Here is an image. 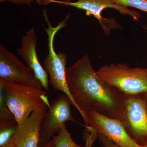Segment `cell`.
Here are the masks:
<instances>
[{"label": "cell", "instance_id": "cell-18", "mask_svg": "<svg viewBox=\"0 0 147 147\" xmlns=\"http://www.w3.org/2000/svg\"><path fill=\"white\" fill-rule=\"evenodd\" d=\"M40 5H47L50 3V0H34Z\"/></svg>", "mask_w": 147, "mask_h": 147}, {"label": "cell", "instance_id": "cell-10", "mask_svg": "<svg viewBox=\"0 0 147 147\" xmlns=\"http://www.w3.org/2000/svg\"><path fill=\"white\" fill-rule=\"evenodd\" d=\"M48 108L45 105L36 109L18 125L13 137L14 147H38L40 126Z\"/></svg>", "mask_w": 147, "mask_h": 147}, {"label": "cell", "instance_id": "cell-8", "mask_svg": "<svg viewBox=\"0 0 147 147\" xmlns=\"http://www.w3.org/2000/svg\"><path fill=\"white\" fill-rule=\"evenodd\" d=\"M85 126H89L119 147H141L127 134L120 121L95 111L86 114Z\"/></svg>", "mask_w": 147, "mask_h": 147}, {"label": "cell", "instance_id": "cell-21", "mask_svg": "<svg viewBox=\"0 0 147 147\" xmlns=\"http://www.w3.org/2000/svg\"><path fill=\"white\" fill-rule=\"evenodd\" d=\"M62 1L64 2H71V0H62Z\"/></svg>", "mask_w": 147, "mask_h": 147}, {"label": "cell", "instance_id": "cell-22", "mask_svg": "<svg viewBox=\"0 0 147 147\" xmlns=\"http://www.w3.org/2000/svg\"><path fill=\"white\" fill-rule=\"evenodd\" d=\"M141 147H147V144L144 145V146H142Z\"/></svg>", "mask_w": 147, "mask_h": 147}, {"label": "cell", "instance_id": "cell-15", "mask_svg": "<svg viewBox=\"0 0 147 147\" xmlns=\"http://www.w3.org/2000/svg\"><path fill=\"white\" fill-rule=\"evenodd\" d=\"M6 120L16 119L15 117L6 104L2 89L0 88V121Z\"/></svg>", "mask_w": 147, "mask_h": 147}, {"label": "cell", "instance_id": "cell-20", "mask_svg": "<svg viewBox=\"0 0 147 147\" xmlns=\"http://www.w3.org/2000/svg\"><path fill=\"white\" fill-rule=\"evenodd\" d=\"M41 147H55V146L54 142L52 139L50 142H48V143L44 145L43 146Z\"/></svg>", "mask_w": 147, "mask_h": 147}, {"label": "cell", "instance_id": "cell-1", "mask_svg": "<svg viewBox=\"0 0 147 147\" xmlns=\"http://www.w3.org/2000/svg\"><path fill=\"white\" fill-rule=\"evenodd\" d=\"M65 79L74 100L83 113L95 111L122 121L123 93L108 85L94 70L88 55L66 68Z\"/></svg>", "mask_w": 147, "mask_h": 147}, {"label": "cell", "instance_id": "cell-14", "mask_svg": "<svg viewBox=\"0 0 147 147\" xmlns=\"http://www.w3.org/2000/svg\"><path fill=\"white\" fill-rule=\"evenodd\" d=\"M124 7H133L147 12V0H108Z\"/></svg>", "mask_w": 147, "mask_h": 147}, {"label": "cell", "instance_id": "cell-2", "mask_svg": "<svg viewBox=\"0 0 147 147\" xmlns=\"http://www.w3.org/2000/svg\"><path fill=\"white\" fill-rule=\"evenodd\" d=\"M6 104L18 125L21 124L34 110L42 106L50 107L47 91L0 79Z\"/></svg>", "mask_w": 147, "mask_h": 147}, {"label": "cell", "instance_id": "cell-11", "mask_svg": "<svg viewBox=\"0 0 147 147\" xmlns=\"http://www.w3.org/2000/svg\"><path fill=\"white\" fill-rule=\"evenodd\" d=\"M21 46L17 49L18 55L31 69L41 82L44 89L49 90L48 74L40 63L36 53L37 36L34 29L31 28L21 39Z\"/></svg>", "mask_w": 147, "mask_h": 147}, {"label": "cell", "instance_id": "cell-7", "mask_svg": "<svg viewBox=\"0 0 147 147\" xmlns=\"http://www.w3.org/2000/svg\"><path fill=\"white\" fill-rule=\"evenodd\" d=\"M71 104L69 97L65 94L61 95L53 101L42 120L38 147L50 142L54 134L59 132L66 122H77L71 115Z\"/></svg>", "mask_w": 147, "mask_h": 147}, {"label": "cell", "instance_id": "cell-3", "mask_svg": "<svg viewBox=\"0 0 147 147\" xmlns=\"http://www.w3.org/2000/svg\"><path fill=\"white\" fill-rule=\"evenodd\" d=\"M95 71L106 84L124 94L147 93V68L112 63L104 65Z\"/></svg>", "mask_w": 147, "mask_h": 147}, {"label": "cell", "instance_id": "cell-19", "mask_svg": "<svg viewBox=\"0 0 147 147\" xmlns=\"http://www.w3.org/2000/svg\"><path fill=\"white\" fill-rule=\"evenodd\" d=\"M0 147H14V143H13V138L11 140L6 144Z\"/></svg>", "mask_w": 147, "mask_h": 147}, {"label": "cell", "instance_id": "cell-6", "mask_svg": "<svg viewBox=\"0 0 147 147\" xmlns=\"http://www.w3.org/2000/svg\"><path fill=\"white\" fill-rule=\"evenodd\" d=\"M50 3H55L85 10L87 16L92 15L98 20L104 32L107 36L110 34L111 30L117 28L119 26L114 19L102 17L101 13L105 9H114L118 11L122 15H129L135 21L139 20L141 17V14L138 11L114 3L108 0H77L74 2L50 0Z\"/></svg>", "mask_w": 147, "mask_h": 147}, {"label": "cell", "instance_id": "cell-5", "mask_svg": "<svg viewBox=\"0 0 147 147\" xmlns=\"http://www.w3.org/2000/svg\"><path fill=\"white\" fill-rule=\"evenodd\" d=\"M121 123L138 144H147V93H123Z\"/></svg>", "mask_w": 147, "mask_h": 147}, {"label": "cell", "instance_id": "cell-4", "mask_svg": "<svg viewBox=\"0 0 147 147\" xmlns=\"http://www.w3.org/2000/svg\"><path fill=\"white\" fill-rule=\"evenodd\" d=\"M43 16L48 28H44L48 36V47L49 53L43 62L44 68L50 76L49 83L55 90L62 92L69 97L71 105L80 112V110L74 100L69 90L65 79L66 65L67 62V56L64 53H57L54 46L55 35L59 31L65 27L66 22L70 16L67 15L64 20L61 21L56 27H53L50 24L46 9L43 11Z\"/></svg>", "mask_w": 147, "mask_h": 147}, {"label": "cell", "instance_id": "cell-23", "mask_svg": "<svg viewBox=\"0 0 147 147\" xmlns=\"http://www.w3.org/2000/svg\"><path fill=\"white\" fill-rule=\"evenodd\" d=\"M145 29H146V30H147V28H145Z\"/></svg>", "mask_w": 147, "mask_h": 147}, {"label": "cell", "instance_id": "cell-13", "mask_svg": "<svg viewBox=\"0 0 147 147\" xmlns=\"http://www.w3.org/2000/svg\"><path fill=\"white\" fill-rule=\"evenodd\" d=\"M18 125L16 120L0 121V147L6 144L12 139Z\"/></svg>", "mask_w": 147, "mask_h": 147}, {"label": "cell", "instance_id": "cell-12", "mask_svg": "<svg viewBox=\"0 0 147 147\" xmlns=\"http://www.w3.org/2000/svg\"><path fill=\"white\" fill-rule=\"evenodd\" d=\"M83 137L86 142L85 146H80L76 144L64 124L58 132L57 135L53 136L52 140L55 147H92L95 140L98 138L97 132L92 129L86 128Z\"/></svg>", "mask_w": 147, "mask_h": 147}, {"label": "cell", "instance_id": "cell-17", "mask_svg": "<svg viewBox=\"0 0 147 147\" xmlns=\"http://www.w3.org/2000/svg\"><path fill=\"white\" fill-rule=\"evenodd\" d=\"M34 0H0V3H3L5 1H9L15 4H24L30 5Z\"/></svg>", "mask_w": 147, "mask_h": 147}, {"label": "cell", "instance_id": "cell-16", "mask_svg": "<svg viewBox=\"0 0 147 147\" xmlns=\"http://www.w3.org/2000/svg\"><path fill=\"white\" fill-rule=\"evenodd\" d=\"M97 135L98 138L103 147H119L102 134L97 133Z\"/></svg>", "mask_w": 147, "mask_h": 147}, {"label": "cell", "instance_id": "cell-9", "mask_svg": "<svg viewBox=\"0 0 147 147\" xmlns=\"http://www.w3.org/2000/svg\"><path fill=\"white\" fill-rule=\"evenodd\" d=\"M0 79L38 88H43L32 70L24 65L12 52L0 44Z\"/></svg>", "mask_w": 147, "mask_h": 147}]
</instances>
